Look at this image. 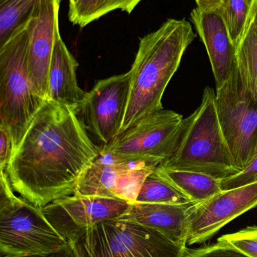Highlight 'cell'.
Returning <instances> with one entry per match:
<instances>
[{"instance_id":"1","label":"cell","mask_w":257,"mask_h":257,"mask_svg":"<svg viewBox=\"0 0 257 257\" xmlns=\"http://www.w3.org/2000/svg\"><path fill=\"white\" fill-rule=\"evenodd\" d=\"M100 153L76 110L45 100L12 152L6 172L14 191L42 208L73 195Z\"/></svg>"},{"instance_id":"2","label":"cell","mask_w":257,"mask_h":257,"mask_svg":"<svg viewBox=\"0 0 257 257\" xmlns=\"http://www.w3.org/2000/svg\"><path fill=\"white\" fill-rule=\"evenodd\" d=\"M196 37L190 22L168 19L140 39L129 70L131 88L120 134L163 109L164 91Z\"/></svg>"},{"instance_id":"3","label":"cell","mask_w":257,"mask_h":257,"mask_svg":"<svg viewBox=\"0 0 257 257\" xmlns=\"http://www.w3.org/2000/svg\"><path fill=\"white\" fill-rule=\"evenodd\" d=\"M158 166L199 172L220 180L241 172L220 126L214 89L205 87L201 105L184 120L175 153Z\"/></svg>"},{"instance_id":"4","label":"cell","mask_w":257,"mask_h":257,"mask_svg":"<svg viewBox=\"0 0 257 257\" xmlns=\"http://www.w3.org/2000/svg\"><path fill=\"white\" fill-rule=\"evenodd\" d=\"M0 173V257L47 254L66 247L69 241L42 208L16 196L6 171Z\"/></svg>"},{"instance_id":"5","label":"cell","mask_w":257,"mask_h":257,"mask_svg":"<svg viewBox=\"0 0 257 257\" xmlns=\"http://www.w3.org/2000/svg\"><path fill=\"white\" fill-rule=\"evenodd\" d=\"M29 19L0 48V123L13 151L45 101L35 93L28 72Z\"/></svg>"},{"instance_id":"6","label":"cell","mask_w":257,"mask_h":257,"mask_svg":"<svg viewBox=\"0 0 257 257\" xmlns=\"http://www.w3.org/2000/svg\"><path fill=\"white\" fill-rule=\"evenodd\" d=\"M72 243L89 257H182L187 248L155 229L119 219L95 225Z\"/></svg>"},{"instance_id":"7","label":"cell","mask_w":257,"mask_h":257,"mask_svg":"<svg viewBox=\"0 0 257 257\" xmlns=\"http://www.w3.org/2000/svg\"><path fill=\"white\" fill-rule=\"evenodd\" d=\"M184 120L181 114L163 108L125 130L108 145L101 147V151L158 167L175 153L182 134Z\"/></svg>"},{"instance_id":"8","label":"cell","mask_w":257,"mask_h":257,"mask_svg":"<svg viewBox=\"0 0 257 257\" xmlns=\"http://www.w3.org/2000/svg\"><path fill=\"white\" fill-rule=\"evenodd\" d=\"M220 126L237 166L242 171L254 157L257 144V104L241 82L235 66L216 90Z\"/></svg>"},{"instance_id":"9","label":"cell","mask_w":257,"mask_h":257,"mask_svg":"<svg viewBox=\"0 0 257 257\" xmlns=\"http://www.w3.org/2000/svg\"><path fill=\"white\" fill-rule=\"evenodd\" d=\"M156 168L144 161L123 160L101 151L80 178L75 193L134 203L145 180Z\"/></svg>"},{"instance_id":"10","label":"cell","mask_w":257,"mask_h":257,"mask_svg":"<svg viewBox=\"0 0 257 257\" xmlns=\"http://www.w3.org/2000/svg\"><path fill=\"white\" fill-rule=\"evenodd\" d=\"M129 71L100 80L77 110L89 133L104 145L120 134L131 88Z\"/></svg>"},{"instance_id":"11","label":"cell","mask_w":257,"mask_h":257,"mask_svg":"<svg viewBox=\"0 0 257 257\" xmlns=\"http://www.w3.org/2000/svg\"><path fill=\"white\" fill-rule=\"evenodd\" d=\"M130 204L120 199L75 193L51 202L42 211L60 235L74 242L95 225L122 216Z\"/></svg>"},{"instance_id":"12","label":"cell","mask_w":257,"mask_h":257,"mask_svg":"<svg viewBox=\"0 0 257 257\" xmlns=\"http://www.w3.org/2000/svg\"><path fill=\"white\" fill-rule=\"evenodd\" d=\"M257 206V181L222 190L205 202H198L187 221V244L211 239L229 222Z\"/></svg>"},{"instance_id":"13","label":"cell","mask_w":257,"mask_h":257,"mask_svg":"<svg viewBox=\"0 0 257 257\" xmlns=\"http://www.w3.org/2000/svg\"><path fill=\"white\" fill-rule=\"evenodd\" d=\"M61 0H38L29 18L28 72L33 90L48 100V78L59 29Z\"/></svg>"},{"instance_id":"14","label":"cell","mask_w":257,"mask_h":257,"mask_svg":"<svg viewBox=\"0 0 257 257\" xmlns=\"http://www.w3.org/2000/svg\"><path fill=\"white\" fill-rule=\"evenodd\" d=\"M191 19L206 48L216 88L221 87L230 77L237 65L236 48L229 36L221 10L193 9Z\"/></svg>"},{"instance_id":"15","label":"cell","mask_w":257,"mask_h":257,"mask_svg":"<svg viewBox=\"0 0 257 257\" xmlns=\"http://www.w3.org/2000/svg\"><path fill=\"white\" fill-rule=\"evenodd\" d=\"M197 203L172 205L134 202L116 219L155 229L175 244L187 246V221Z\"/></svg>"},{"instance_id":"16","label":"cell","mask_w":257,"mask_h":257,"mask_svg":"<svg viewBox=\"0 0 257 257\" xmlns=\"http://www.w3.org/2000/svg\"><path fill=\"white\" fill-rule=\"evenodd\" d=\"M78 63L59 33L56 39L48 78V100L78 110L86 93L77 82Z\"/></svg>"},{"instance_id":"17","label":"cell","mask_w":257,"mask_h":257,"mask_svg":"<svg viewBox=\"0 0 257 257\" xmlns=\"http://www.w3.org/2000/svg\"><path fill=\"white\" fill-rule=\"evenodd\" d=\"M156 170L190 198L192 202H205L222 191L221 180L205 174L172 170L161 166H158Z\"/></svg>"},{"instance_id":"18","label":"cell","mask_w":257,"mask_h":257,"mask_svg":"<svg viewBox=\"0 0 257 257\" xmlns=\"http://www.w3.org/2000/svg\"><path fill=\"white\" fill-rule=\"evenodd\" d=\"M236 60L241 82L257 104V36L250 19L236 48Z\"/></svg>"},{"instance_id":"19","label":"cell","mask_w":257,"mask_h":257,"mask_svg":"<svg viewBox=\"0 0 257 257\" xmlns=\"http://www.w3.org/2000/svg\"><path fill=\"white\" fill-rule=\"evenodd\" d=\"M142 0H78L69 9V20L81 28L115 10L131 14Z\"/></svg>"},{"instance_id":"20","label":"cell","mask_w":257,"mask_h":257,"mask_svg":"<svg viewBox=\"0 0 257 257\" xmlns=\"http://www.w3.org/2000/svg\"><path fill=\"white\" fill-rule=\"evenodd\" d=\"M135 202L182 205L192 201L155 169L145 180Z\"/></svg>"},{"instance_id":"21","label":"cell","mask_w":257,"mask_h":257,"mask_svg":"<svg viewBox=\"0 0 257 257\" xmlns=\"http://www.w3.org/2000/svg\"><path fill=\"white\" fill-rule=\"evenodd\" d=\"M38 0H0V48L28 21Z\"/></svg>"},{"instance_id":"22","label":"cell","mask_w":257,"mask_h":257,"mask_svg":"<svg viewBox=\"0 0 257 257\" xmlns=\"http://www.w3.org/2000/svg\"><path fill=\"white\" fill-rule=\"evenodd\" d=\"M255 0H228L221 8L229 36L238 48L245 33Z\"/></svg>"},{"instance_id":"23","label":"cell","mask_w":257,"mask_h":257,"mask_svg":"<svg viewBox=\"0 0 257 257\" xmlns=\"http://www.w3.org/2000/svg\"><path fill=\"white\" fill-rule=\"evenodd\" d=\"M217 240L223 241L250 257H257V226H247L238 232L227 234Z\"/></svg>"},{"instance_id":"24","label":"cell","mask_w":257,"mask_h":257,"mask_svg":"<svg viewBox=\"0 0 257 257\" xmlns=\"http://www.w3.org/2000/svg\"><path fill=\"white\" fill-rule=\"evenodd\" d=\"M182 257H250L232 246L217 240V242L196 249L187 247Z\"/></svg>"},{"instance_id":"25","label":"cell","mask_w":257,"mask_h":257,"mask_svg":"<svg viewBox=\"0 0 257 257\" xmlns=\"http://www.w3.org/2000/svg\"><path fill=\"white\" fill-rule=\"evenodd\" d=\"M257 181V155L252 161L236 175L221 180L222 190L243 187Z\"/></svg>"},{"instance_id":"26","label":"cell","mask_w":257,"mask_h":257,"mask_svg":"<svg viewBox=\"0 0 257 257\" xmlns=\"http://www.w3.org/2000/svg\"><path fill=\"white\" fill-rule=\"evenodd\" d=\"M13 152V142L9 130L0 123V170H6Z\"/></svg>"},{"instance_id":"27","label":"cell","mask_w":257,"mask_h":257,"mask_svg":"<svg viewBox=\"0 0 257 257\" xmlns=\"http://www.w3.org/2000/svg\"><path fill=\"white\" fill-rule=\"evenodd\" d=\"M21 257H80L77 252L76 248L73 243L69 241V244L61 250H57L54 253H47L42 255H33V256H26Z\"/></svg>"},{"instance_id":"28","label":"cell","mask_w":257,"mask_h":257,"mask_svg":"<svg viewBox=\"0 0 257 257\" xmlns=\"http://www.w3.org/2000/svg\"><path fill=\"white\" fill-rule=\"evenodd\" d=\"M197 8L202 10H211L219 9L228 1V0H195Z\"/></svg>"},{"instance_id":"29","label":"cell","mask_w":257,"mask_h":257,"mask_svg":"<svg viewBox=\"0 0 257 257\" xmlns=\"http://www.w3.org/2000/svg\"><path fill=\"white\" fill-rule=\"evenodd\" d=\"M250 21L253 24L257 36V0H255L254 3H253L251 14H250Z\"/></svg>"},{"instance_id":"30","label":"cell","mask_w":257,"mask_h":257,"mask_svg":"<svg viewBox=\"0 0 257 257\" xmlns=\"http://www.w3.org/2000/svg\"><path fill=\"white\" fill-rule=\"evenodd\" d=\"M78 1V0H69V9L73 7Z\"/></svg>"},{"instance_id":"31","label":"cell","mask_w":257,"mask_h":257,"mask_svg":"<svg viewBox=\"0 0 257 257\" xmlns=\"http://www.w3.org/2000/svg\"><path fill=\"white\" fill-rule=\"evenodd\" d=\"M256 155H257V144H256V149H255L254 157H256ZM254 157H253V158H254Z\"/></svg>"}]
</instances>
